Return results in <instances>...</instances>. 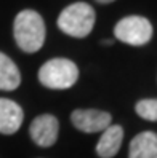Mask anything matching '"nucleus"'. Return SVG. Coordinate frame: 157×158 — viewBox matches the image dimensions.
Listing matches in <instances>:
<instances>
[{
	"label": "nucleus",
	"instance_id": "9b49d317",
	"mask_svg": "<svg viewBox=\"0 0 157 158\" xmlns=\"http://www.w3.org/2000/svg\"><path fill=\"white\" fill-rule=\"evenodd\" d=\"M136 114L147 122H157V99H141L136 102Z\"/></svg>",
	"mask_w": 157,
	"mask_h": 158
},
{
	"label": "nucleus",
	"instance_id": "0eeeda50",
	"mask_svg": "<svg viewBox=\"0 0 157 158\" xmlns=\"http://www.w3.org/2000/svg\"><path fill=\"white\" fill-rule=\"evenodd\" d=\"M24 120V112L20 104L15 101L0 98V133L15 134L21 128Z\"/></svg>",
	"mask_w": 157,
	"mask_h": 158
},
{
	"label": "nucleus",
	"instance_id": "1a4fd4ad",
	"mask_svg": "<svg viewBox=\"0 0 157 158\" xmlns=\"http://www.w3.org/2000/svg\"><path fill=\"white\" fill-rule=\"evenodd\" d=\"M128 158H157V134L154 131L136 134L130 142Z\"/></svg>",
	"mask_w": 157,
	"mask_h": 158
},
{
	"label": "nucleus",
	"instance_id": "39448f33",
	"mask_svg": "<svg viewBox=\"0 0 157 158\" xmlns=\"http://www.w3.org/2000/svg\"><path fill=\"white\" fill-rule=\"evenodd\" d=\"M71 122L82 133H103L111 126L112 117L109 112L96 109H77L71 114Z\"/></svg>",
	"mask_w": 157,
	"mask_h": 158
},
{
	"label": "nucleus",
	"instance_id": "f257e3e1",
	"mask_svg": "<svg viewBox=\"0 0 157 158\" xmlns=\"http://www.w3.org/2000/svg\"><path fill=\"white\" fill-rule=\"evenodd\" d=\"M15 42L24 53L39 51L47 37L43 18L34 10H23L16 15L13 23Z\"/></svg>",
	"mask_w": 157,
	"mask_h": 158
},
{
	"label": "nucleus",
	"instance_id": "f8f14e48",
	"mask_svg": "<svg viewBox=\"0 0 157 158\" xmlns=\"http://www.w3.org/2000/svg\"><path fill=\"white\" fill-rule=\"evenodd\" d=\"M98 3H103V5H107V3H112V2H116V0H96Z\"/></svg>",
	"mask_w": 157,
	"mask_h": 158
},
{
	"label": "nucleus",
	"instance_id": "423d86ee",
	"mask_svg": "<svg viewBox=\"0 0 157 158\" xmlns=\"http://www.w3.org/2000/svg\"><path fill=\"white\" fill-rule=\"evenodd\" d=\"M31 139L39 147H51L56 144L59 134V122L51 114H43L32 120L29 126Z\"/></svg>",
	"mask_w": 157,
	"mask_h": 158
},
{
	"label": "nucleus",
	"instance_id": "20e7f679",
	"mask_svg": "<svg viewBox=\"0 0 157 158\" xmlns=\"http://www.w3.org/2000/svg\"><path fill=\"white\" fill-rule=\"evenodd\" d=\"M117 40L132 46H143L152 39V24L144 16H125L114 27Z\"/></svg>",
	"mask_w": 157,
	"mask_h": 158
},
{
	"label": "nucleus",
	"instance_id": "7ed1b4c3",
	"mask_svg": "<svg viewBox=\"0 0 157 158\" xmlns=\"http://www.w3.org/2000/svg\"><path fill=\"white\" fill-rule=\"evenodd\" d=\"M77 80L79 67L68 58H53L39 69V81L50 89H68Z\"/></svg>",
	"mask_w": 157,
	"mask_h": 158
},
{
	"label": "nucleus",
	"instance_id": "6e6552de",
	"mask_svg": "<svg viewBox=\"0 0 157 158\" xmlns=\"http://www.w3.org/2000/svg\"><path fill=\"white\" fill-rule=\"evenodd\" d=\"M124 141V128L120 125H111L107 126L99 141L96 144V153L99 158H112L120 150V145Z\"/></svg>",
	"mask_w": 157,
	"mask_h": 158
},
{
	"label": "nucleus",
	"instance_id": "ddd939ff",
	"mask_svg": "<svg viewBox=\"0 0 157 158\" xmlns=\"http://www.w3.org/2000/svg\"><path fill=\"white\" fill-rule=\"evenodd\" d=\"M101 45H112V40H103Z\"/></svg>",
	"mask_w": 157,
	"mask_h": 158
},
{
	"label": "nucleus",
	"instance_id": "9d476101",
	"mask_svg": "<svg viewBox=\"0 0 157 158\" xmlns=\"http://www.w3.org/2000/svg\"><path fill=\"white\" fill-rule=\"evenodd\" d=\"M21 85V72L18 66L8 58L5 53L0 51V89L13 91Z\"/></svg>",
	"mask_w": 157,
	"mask_h": 158
},
{
	"label": "nucleus",
	"instance_id": "f03ea898",
	"mask_svg": "<svg viewBox=\"0 0 157 158\" xmlns=\"http://www.w3.org/2000/svg\"><path fill=\"white\" fill-rule=\"evenodd\" d=\"M96 21L95 8L85 2H76L66 6L58 16V27L74 39H85L93 31Z\"/></svg>",
	"mask_w": 157,
	"mask_h": 158
}]
</instances>
